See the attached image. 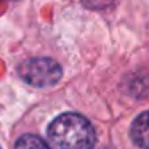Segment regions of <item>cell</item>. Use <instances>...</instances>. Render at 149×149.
<instances>
[{
	"label": "cell",
	"instance_id": "2",
	"mask_svg": "<svg viewBox=\"0 0 149 149\" xmlns=\"http://www.w3.org/2000/svg\"><path fill=\"white\" fill-rule=\"evenodd\" d=\"M19 77L34 87H52L61 79V66L52 58H32L19 66Z\"/></svg>",
	"mask_w": 149,
	"mask_h": 149
},
{
	"label": "cell",
	"instance_id": "1",
	"mask_svg": "<svg viewBox=\"0 0 149 149\" xmlns=\"http://www.w3.org/2000/svg\"><path fill=\"white\" fill-rule=\"evenodd\" d=\"M48 139L55 149H93L96 135L85 117L66 112L50 123Z\"/></svg>",
	"mask_w": 149,
	"mask_h": 149
},
{
	"label": "cell",
	"instance_id": "4",
	"mask_svg": "<svg viewBox=\"0 0 149 149\" xmlns=\"http://www.w3.org/2000/svg\"><path fill=\"white\" fill-rule=\"evenodd\" d=\"M15 149H50L47 146L45 141L39 138L36 135H23L19 139L16 141Z\"/></svg>",
	"mask_w": 149,
	"mask_h": 149
},
{
	"label": "cell",
	"instance_id": "3",
	"mask_svg": "<svg viewBox=\"0 0 149 149\" xmlns=\"http://www.w3.org/2000/svg\"><path fill=\"white\" fill-rule=\"evenodd\" d=\"M130 133H132V139L136 146L143 149H149V111L136 117L130 128Z\"/></svg>",
	"mask_w": 149,
	"mask_h": 149
}]
</instances>
